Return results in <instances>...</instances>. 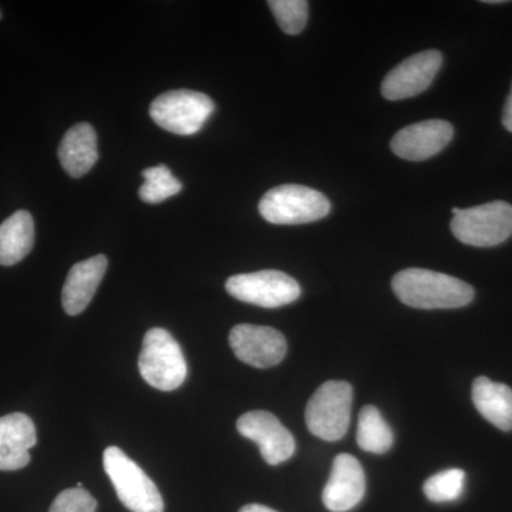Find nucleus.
Instances as JSON below:
<instances>
[{"instance_id":"obj_13","label":"nucleus","mask_w":512,"mask_h":512,"mask_svg":"<svg viewBox=\"0 0 512 512\" xmlns=\"http://www.w3.org/2000/svg\"><path fill=\"white\" fill-rule=\"evenodd\" d=\"M366 493V476L362 464L350 454H339L323 490V504L332 512L353 510Z\"/></svg>"},{"instance_id":"obj_18","label":"nucleus","mask_w":512,"mask_h":512,"mask_svg":"<svg viewBox=\"0 0 512 512\" xmlns=\"http://www.w3.org/2000/svg\"><path fill=\"white\" fill-rule=\"evenodd\" d=\"M35 245V222L30 212L16 211L0 224V265L12 266L30 254Z\"/></svg>"},{"instance_id":"obj_10","label":"nucleus","mask_w":512,"mask_h":512,"mask_svg":"<svg viewBox=\"0 0 512 512\" xmlns=\"http://www.w3.org/2000/svg\"><path fill=\"white\" fill-rule=\"evenodd\" d=\"M237 429L245 439L258 444L269 466L285 463L295 454L296 443L291 431L272 413L256 410L242 414L237 421Z\"/></svg>"},{"instance_id":"obj_15","label":"nucleus","mask_w":512,"mask_h":512,"mask_svg":"<svg viewBox=\"0 0 512 512\" xmlns=\"http://www.w3.org/2000/svg\"><path fill=\"white\" fill-rule=\"evenodd\" d=\"M107 266L109 261L106 256L96 255L70 269L62 292L63 309L67 315H80L90 305L103 281Z\"/></svg>"},{"instance_id":"obj_5","label":"nucleus","mask_w":512,"mask_h":512,"mask_svg":"<svg viewBox=\"0 0 512 512\" xmlns=\"http://www.w3.org/2000/svg\"><path fill=\"white\" fill-rule=\"evenodd\" d=\"M353 389L348 382L329 380L316 390L306 406V426L325 441L343 439L352 419Z\"/></svg>"},{"instance_id":"obj_25","label":"nucleus","mask_w":512,"mask_h":512,"mask_svg":"<svg viewBox=\"0 0 512 512\" xmlns=\"http://www.w3.org/2000/svg\"><path fill=\"white\" fill-rule=\"evenodd\" d=\"M239 512H278L275 510H272V508L265 507V505L261 504H249L245 505L244 508H241V511Z\"/></svg>"},{"instance_id":"obj_24","label":"nucleus","mask_w":512,"mask_h":512,"mask_svg":"<svg viewBox=\"0 0 512 512\" xmlns=\"http://www.w3.org/2000/svg\"><path fill=\"white\" fill-rule=\"evenodd\" d=\"M503 126L512 133V86L511 92L508 94L507 101L504 104Z\"/></svg>"},{"instance_id":"obj_20","label":"nucleus","mask_w":512,"mask_h":512,"mask_svg":"<svg viewBox=\"0 0 512 512\" xmlns=\"http://www.w3.org/2000/svg\"><path fill=\"white\" fill-rule=\"evenodd\" d=\"M144 184L138 190L141 200L147 204H160L183 190V184L174 177L167 165L147 168L143 171Z\"/></svg>"},{"instance_id":"obj_2","label":"nucleus","mask_w":512,"mask_h":512,"mask_svg":"<svg viewBox=\"0 0 512 512\" xmlns=\"http://www.w3.org/2000/svg\"><path fill=\"white\" fill-rule=\"evenodd\" d=\"M103 467L113 483L117 497L131 512H164V501L157 485L136 461L119 447H107Z\"/></svg>"},{"instance_id":"obj_6","label":"nucleus","mask_w":512,"mask_h":512,"mask_svg":"<svg viewBox=\"0 0 512 512\" xmlns=\"http://www.w3.org/2000/svg\"><path fill=\"white\" fill-rule=\"evenodd\" d=\"M451 232L470 247H497L512 235V205L493 201L460 210L451 220Z\"/></svg>"},{"instance_id":"obj_11","label":"nucleus","mask_w":512,"mask_h":512,"mask_svg":"<svg viewBox=\"0 0 512 512\" xmlns=\"http://www.w3.org/2000/svg\"><path fill=\"white\" fill-rule=\"evenodd\" d=\"M441 64H443V55L439 50H426L410 56L384 77L382 83L384 99L404 100L423 93L436 79Z\"/></svg>"},{"instance_id":"obj_1","label":"nucleus","mask_w":512,"mask_h":512,"mask_svg":"<svg viewBox=\"0 0 512 512\" xmlns=\"http://www.w3.org/2000/svg\"><path fill=\"white\" fill-rule=\"evenodd\" d=\"M394 295L410 308L457 309L473 302L474 288L454 276L409 268L394 275Z\"/></svg>"},{"instance_id":"obj_27","label":"nucleus","mask_w":512,"mask_h":512,"mask_svg":"<svg viewBox=\"0 0 512 512\" xmlns=\"http://www.w3.org/2000/svg\"><path fill=\"white\" fill-rule=\"evenodd\" d=\"M0 18H2V12H0Z\"/></svg>"},{"instance_id":"obj_17","label":"nucleus","mask_w":512,"mask_h":512,"mask_svg":"<svg viewBox=\"0 0 512 512\" xmlns=\"http://www.w3.org/2000/svg\"><path fill=\"white\" fill-rule=\"evenodd\" d=\"M473 402L478 413L497 429L512 430V390L507 384L477 377L473 383Z\"/></svg>"},{"instance_id":"obj_19","label":"nucleus","mask_w":512,"mask_h":512,"mask_svg":"<svg viewBox=\"0 0 512 512\" xmlns=\"http://www.w3.org/2000/svg\"><path fill=\"white\" fill-rule=\"evenodd\" d=\"M393 431L375 406H365L357 423V444L367 453H387L393 446Z\"/></svg>"},{"instance_id":"obj_8","label":"nucleus","mask_w":512,"mask_h":512,"mask_svg":"<svg viewBox=\"0 0 512 512\" xmlns=\"http://www.w3.org/2000/svg\"><path fill=\"white\" fill-rule=\"evenodd\" d=\"M225 288L238 301L268 309L289 305L301 296L298 282L274 269L231 276Z\"/></svg>"},{"instance_id":"obj_4","label":"nucleus","mask_w":512,"mask_h":512,"mask_svg":"<svg viewBox=\"0 0 512 512\" xmlns=\"http://www.w3.org/2000/svg\"><path fill=\"white\" fill-rule=\"evenodd\" d=\"M259 212L275 225L309 224L328 217L330 202L313 188L286 184L266 192L259 201Z\"/></svg>"},{"instance_id":"obj_21","label":"nucleus","mask_w":512,"mask_h":512,"mask_svg":"<svg viewBox=\"0 0 512 512\" xmlns=\"http://www.w3.org/2000/svg\"><path fill=\"white\" fill-rule=\"evenodd\" d=\"M466 473L460 468H450L430 477L423 485L424 494L431 503H450L464 493Z\"/></svg>"},{"instance_id":"obj_14","label":"nucleus","mask_w":512,"mask_h":512,"mask_svg":"<svg viewBox=\"0 0 512 512\" xmlns=\"http://www.w3.org/2000/svg\"><path fill=\"white\" fill-rule=\"evenodd\" d=\"M36 427L23 413L0 417V470H22L30 463V448L36 446Z\"/></svg>"},{"instance_id":"obj_26","label":"nucleus","mask_w":512,"mask_h":512,"mask_svg":"<svg viewBox=\"0 0 512 512\" xmlns=\"http://www.w3.org/2000/svg\"><path fill=\"white\" fill-rule=\"evenodd\" d=\"M451 212H453V215H457L458 212H460V208H453V210H451Z\"/></svg>"},{"instance_id":"obj_3","label":"nucleus","mask_w":512,"mask_h":512,"mask_svg":"<svg viewBox=\"0 0 512 512\" xmlns=\"http://www.w3.org/2000/svg\"><path fill=\"white\" fill-rule=\"evenodd\" d=\"M141 376L154 389L173 392L184 383L188 367L183 350L168 330H148L138 357Z\"/></svg>"},{"instance_id":"obj_23","label":"nucleus","mask_w":512,"mask_h":512,"mask_svg":"<svg viewBox=\"0 0 512 512\" xmlns=\"http://www.w3.org/2000/svg\"><path fill=\"white\" fill-rule=\"evenodd\" d=\"M97 501L83 487L67 488L57 495L49 512H96Z\"/></svg>"},{"instance_id":"obj_7","label":"nucleus","mask_w":512,"mask_h":512,"mask_svg":"<svg viewBox=\"0 0 512 512\" xmlns=\"http://www.w3.org/2000/svg\"><path fill=\"white\" fill-rule=\"evenodd\" d=\"M214 110V101L207 94L173 90L161 94L151 103L150 116L158 127L170 133L192 136L204 127Z\"/></svg>"},{"instance_id":"obj_12","label":"nucleus","mask_w":512,"mask_h":512,"mask_svg":"<svg viewBox=\"0 0 512 512\" xmlns=\"http://www.w3.org/2000/svg\"><path fill=\"white\" fill-rule=\"evenodd\" d=\"M453 137L454 127L448 121L426 120L402 128L393 137L390 147L403 160L424 161L437 156Z\"/></svg>"},{"instance_id":"obj_16","label":"nucleus","mask_w":512,"mask_h":512,"mask_svg":"<svg viewBox=\"0 0 512 512\" xmlns=\"http://www.w3.org/2000/svg\"><path fill=\"white\" fill-rule=\"evenodd\" d=\"M59 160L70 177L89 173L99 160L97 134L92 124L79 123L64 134L59 147Z\"/></svg>"},{"instance_id":"obj_9","label":"nucleus","mask_w":512,"mask_h":512,"mask_svg":"<svg viewBox=\"0 0 512 512\" xmlns=\"http://www.w3.org/2000/svg\"><path fill=\"white\" fill-rule=\"evenodd\" d=\"M229 345L239 360L258 369L279 365L288 349L285 336L279 330L248 323L232 328Z\"/></svg>"},{"instance_id":"obj_22","label":"nucleus","mask_w":512,"mask_h":512,"mask_svg":"<svg viewBox=\"0 0 512 512\" xmlns=\"http://www.w3.org/2000/svg\"><path fill=\"white\" fill-rule=\"evenodd\" d=\"M268 6L286 35H299L305 29L309 6L305 0H271Z\"/></svg>"}]
</instances>
